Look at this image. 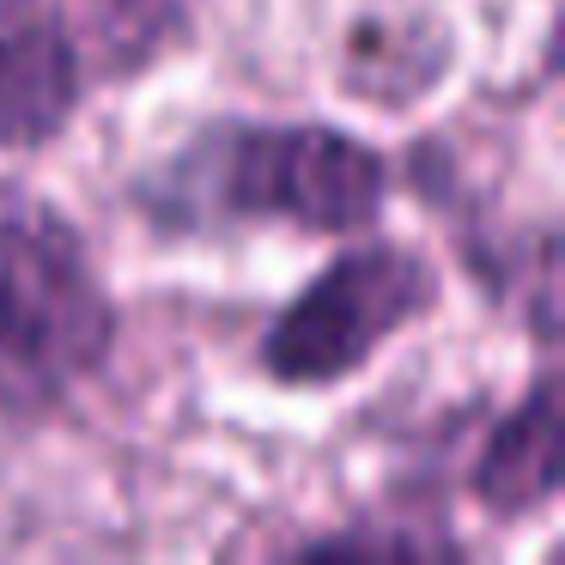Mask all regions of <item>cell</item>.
Wrapping results in <instances>:
<instances>
[{"instance_id": "cell-2", "label": "cell", "mask_w": 565, "mask_h": 565, "mask_svg": "<svg viewBox=\"0 0 565 565\" xmlns=\"http://www.w3.org/2000/svg\"><path fill=\"white\" fill-rule=\"evenodd\" d=\"M232 220H286L298 232H365L390 201V159L334 122H237L201 147Z\"/></svg>"}, {"instance_id": "cell-3", "label": "cell", "mask_w": 565, "mask_h": 565, "mask_svg": "<svg viewBox=\"0 0 565 565\" xmlns=\"http://www.w3.org/2000/svg\"><path fill=\"white\" fill-rule=\"evenodd\" d=\"M438 305V268L407 244L334 256L262 334V371L280 390H329L365 371L402 329Z\"/></svg>"}, {"instance_id": "cell-5", "label": "cell", "mask_w": 565, "mask_h": 565, "mask_svg": "<svg viewBox=\"0 0 565 565\" xmlns=\"http://www.w3.org/2000/svg\"><path fill=\"white\" fill-rule=\"evenodd\" d=\"M565 480V456H559V383L553 371H541L529 383V395L487 431L475 456V504L499 523H523V516H541L553 499H559Z\"/></svg>"}, {"instance_id": "cell-7", "label": "cell", "mask_w": 565, "mask_h": 565, "mask_svg": "<svg viewBox=\"0 0 565 565\" xmlns=\"http://www.w3.org/2000/svg\"><path fill=\"white\" fill-rule=\"evenodd\" d=\"M7 7H19V0H0V13H7Z\"/></svg>"}, {"instance_id": "cell-8", "label": "cell", "mask_w": 565, "mask_h": 565, "mask_svg": "<svg viewBox=\"0 0 565 565\" xmlns=\"http://www.w3.org/2000/svg\"><path fill=\"white\" fill-rule=\"evenodd\" d=\"M122 7H128V0H122ZM135 7H140V0H135Z\"/></svg>"}, {"instance_id": "cell-6", "label": "cell", "mask_w": 565, "mask_h": 565, "mask_svg": "<svg viewBox=\"0 0 565 565\" xmlns=\"http://www.w3.org/2000/svg\"><path fill=\"white\" fill-rule=\"evenodd\" d=\"M298 553L310 559H341V553H402V559H431V553H456V541L431 535H383V529H347V535H317Z\"/></svg>"}, {"instance_id": "cell-4", "label": "cell", "mask_w": 565, "mask_h": 565, "mask_svg": "<svg viewBox=\"0 0 565 565\" xmlns=\"http://www.w3.org/2000/svg\"><path fill=\"white\" fill-rule=\"evenodd\" d=\"M86 98L79 43L62 13H31L25 0L0 13V152L50 147Z\"/></svg>"}, {"instance_id": "cell-1", "label": "cell", "mask_w": 565, "mask_h": 565, "mask_svg": "<svg viewBox=\"0 0 565 565\" xmlns=\"http://www.w3.org/2000/svg\"><path fill=\"white\" fill-rule=\"evenodd\" d=\"M116 353V298L55 207L0 213V395L55 407Z\"/></svg>"}]
</instances>
